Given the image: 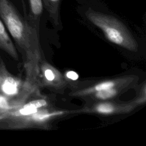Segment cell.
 Returning a JSON list of instances; mask_svg holds the SVG:
<instances>
[{
	"mask_svg": "<svg viewBox=\"0 0 146 146\" xmlns=\"http://www.w3.org/2000/svg\"><path fill=\"white\" fill-rule=\"evenodd\" d=\"M0 18L25 58L26 80L36 85L37 67L42 57L39 31L9 0H0Z\"/></svg>",
	"mask_w": 146,
	"mask_h": 146,
	"instance_id": "6da1fadb",
	"label": "cell"
},
{
	"mask_svg": "<svg viewBox=\"0 0 146 146\" xmlns=\"http://www.w3.org/2000/svg\"><path fill=\"white\" fill-rule=\"evenodd\" d=\"M85 15L110 42L130 51H137L139 45L136 40L127 26L119 18L91 9H88Z\"/></svg>",
	"mask_w": 146,
	"mask_h": 146,
	"instance_id": "7a4b0ae2",
	"label": "cell"
},
{
	"mask_svg": "<svg viewBox=\"0 0 146 146\" xmlns=\"http://www.w3.org/2000/svg\"><path fill=\"white\" fill-rule=\"evenodd\" d=\"M75 114V110H67L50 106L39 109L35 112L24 116L3 115L0 117L3 127L11 129L50 128L55 119L66 115Z\"/></svg>",
	"mask_w": 146,
	"mask_h": 146,
	"instance_id": "3957f363",
	"label": "cell"
},
{
	"mask_svg": "<svg viewBox=\"0 0 146 146\" xmlns=\"http://www.w3.org/2000/svg\"><path fill=\"white\" fill-rule=\"evenodd\" d=\"M39 91V88L35 85L11 74L0 57V94L7 98L15 108L32 96L40 94Z\"/></svg>",
	"mask_w": 146,
	"mask_h": 146,
	"instance_id": "277c9868",
	"label": "cell"
},
{
	"mask_svg": "<svg viewBox=\"0 0 146 146\" xmlns=\"http://www.w3.org/2000/svg\"><path fill=\"white\" fill-rule=\"evenodd\" d=\"M112 100L86 103L82 108L75 110V114L88 113L102 116L127 114L131 112L140 106L135 99L128 103H119Z\"/></svg>",
	"mask_w": 146,
	"mask_h": 146,
	"instance_id": "5b68a950",
	"label": "cell"
},
{
	"mask_svg": "<svg viewBox=\"0 0 146 146\" xmlns=\"http://www.w3.org/2000/svg\"><path fill=\"white\" fill-rule=\"evenodd\" d=\"M36 84L39 88H47L58 93H62L68 87L64 74L42 57L37 67Z\"/></svg>",
	"mask_w": 146,
	"mask_h": 146,
	"instance_id": "8992f818",
	"label": "cell"
},
{
	"mask_svg": "<svg viewBox=\"0 0 146 146\" xmlns=\"http://www.w3.org/2000/svg\"><path fill=\"white\" fill-rule=\"evenodd\" d=\"M139 76L135 75H125L121 76L106 79L93 83L87 87L72 90L69 95L72 97L83 99L90 95L102 90H105L118 86H126L130 88L134 87L138 82Z\"/></svg>",
	"mask_w": 146,
	"mask_h": 146,
	"instance_id": "52a82bcc",
	"label": "cell"
},
{
	"mask_svg": "<svg viewBox=\"0 0 146 146\" xmlns=\"http://www.w3.org/2000/svg\"><path fill=\"white\" fill-rule=\"evenodd\" d=\"M130 87L126 86H118L109 88L105 90H102L96 92L90 96L83 99L86 103H91L94 102L111 100L119 96L124 92L129 90Z\"/></svg>",
	"mask_w": 146,
	"mask_h": 146,
	"instance_id": "ba28073f",
	"label": "cell"
},
{
	"mask_svg": "<svg viewBox=\"0 0 146 146\" xmlns=\"http://www.w3.org/2000/svg\"><path fill=\"white\" fill-rule=\"evenodd\" d=\"M0 50H3L14 60H18V54L4 23L0 18Z\"/></svg>",
	"mask_w": 146,
	"mask_h": 146,
	"instance_id": "9c48e42d",
	"label": "cell"
},
{
	"mask_svg": "<svg viewBox=\"0 0 146 146\" xmlns=\"http://www.w3.org/2000/svg\"><path fill=\"white\" fill-rule=\"evenodd\" d=\"M61 0H42L51 21L55 27H60V5Z\"/></svg>",
	"mask_w": 146,
	"mask_h": 146,
	"instance_id": "30bf717a",
	"label": "cell"
},
{
	"mask_svg": "<svg viewBox=\"0 0 146 146\" xmlns=\"http://www.w3.org/2000/svg\"><path fill=\"white\" fill-rule=\"evenodd\" d=\"M30 16L28 21L39 31L40 18L43 13L42 0H29Z\"/></svg>",
	"mask_w": 146,
	"mask_h": 146,
	"instance_id": "8fae6325",
	"label": "cell"
},
{
	"mask_svg": "<svg viewBox=\"0 0 146 146\" xmlns=\"http://www.w3.org/2000/svg\"><path fill=\"white\" fill-rule=\"evenodd\" d=\"M14 108V106L8 99L0 94V114L8 112Z\"/></svg>",
	"mask_w": 146,
	"mask_h": 146,
	"instance_id": "7c38bea8",
	"label": "cell"
},
{
	"mask_svg": "<svg viewBox=\"0 0 146 146\" xmlns=\"http://www.w3.org/2000/svg\"><path fill=\"white\" fill-rule=\"evenodd\" d=\"M145 83H144L143 87L140 88L139 91V93L137 95V96L135 99L137 103L140 104V106L144 104L146 101V90H145Z\"/></svg>",
	"mask_w": 146,
	"mask_h": 146,
	"instance_id": "4fadbf2b",
	"label": "cell"
},
{
	"mask_svg": "<svg viewBox=\"0 0 146 146\" xmlns=\"http://www.w3.org/2000/svg\"><path fill=\"white\" fill-rule=\"evenodd\" d=\"M64 76L67 82L68 86H71L73 82H75L79 77L76 72L72 71H67L66 75H64Z\"/></svg>",
	"mask_w": 146,
	"mask_h": 146,
	"instance_id": "5bb4252c",
	"label": "cell"
}]
</instances>
